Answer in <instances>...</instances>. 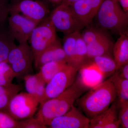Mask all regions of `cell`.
<instances>
[{"label":"cell","instance_id":"f1b7e54d","mask_svg":"<svg viewBox=\"0 0 128 128\" xmlns=\"http://www.w3.org/2000/svg\"><path fill=\"white\" fill-rule=\"evenodd\" d=\"M20 128H46L47 126L33 117L19 121Z\"/></svg>","mask_w":128,"mask_h":128},{"label":"cell","instance_id":"d6a6232c","mask_svg":"<svg viewBox=\"0 0 128 128\" xmlns=\"http://www.w3.org/2000/svg\"><path fill=\"white\" fill-rule=\"evenodd\" d=\"M120 4L124 11L126 13L128 12V0H118Z\"/></svg>","mask_w":128,"mask_h":128},{"label":"cell","instance_id":"4fadbf2b","mask_svg":"<svg viewBox=\"0 0 128 128\" xmlns=\"http://www.w3.org/2000/svg\"><path fill=\"white\" fill-rule=\"evenodd\" d=\"M118 104L113 103L107 110L90 120L89 128H117L120 124L118 118Z\"/></svg>","mask_w":128,"mask_h":128},{"label":"cell","instance_id":"8992f818","mask_svg":"<svg viewBox=\"0 0 128 128\" xmlns=\"http://www.w3.org/2000/svg\"><path fill=\"white\" fill-rule=\"evenodd\" d=\"M57 40L56 30L47 17L34 28L28 40L34 56Z\"/></svg>","mask_w":128,"mask_h":128},{"label":"cell","instance_id":"83f0119b","mask_svg":"<svg viewBox=\"0 0 128 128\" xmlns=\"http://www.w3.org/2000/svg\"><path fill=\"white\" fill-rule=\"evenodd\" d=\"M119 108L118 121L122 128H128V102L118 104Z\"/></svg>","mask_w":128,"mask_h":128},{"label":"cell","instance_id":"7a4b0ae2","mask_svg":"<svg viewBox=\"0 0 128 128\" xmlns=\"http://www.w3.org/2000/svg\"><path fill=\"white\" fill-rule=\"evenodd\" d=\"M117 94L110 79L92 88L80 98L79 105L86 116L91 118L107 110Z\"/></svg>","mask_w":128,"mask_h":128},{"label":"cell","instance_id":"3957f363","mask_svg":"<svg viewBox=\"0 0 128 128\" xmlns=\"http://www.w3.org/2000/svg\"><path fill=\"white\" fill-rule=\"evenodd\" d=\"M96 16L98 24L103 29L120 34L126 32L128 13L122 9L118 0H103Z\"/></svg>","mask_w":128,"mask_h":128},{"label":"cell","instance_id":"1f68e13d","mask_svg":"<svg viewBox=\"0 0 128 128\" xmlns=\"http://www.w3.org/2000/svg\"><path fill=\"white\" fill-rule=\"evenodd\" d=\"M116 71L121 77L128 80V63L124 64Z\"/></svg>","mask_w":128,"mask_h":128},{"label":"cell","instance_id":"44dd1931","mask_svg":"<svg viewBox=\"0 0 128 128\" xmlns=\"http://www.w3.org/2000/svg\"><path fill=\"white\" fill-rule=\"evenodd\" d=\"M79 32H75L64 34L63 40L62 47L65 54L66 62L68 64L76 68V43Z\"/></svg>","mask_w":128,"mask_h":128},{"label":"cell","instance_id":"5b68a950","mask_svg":"<svg viewBox=\"0 0 128 128\" xmlns=\"http://www.w3.org/2000/svg\"><path fill=\"white\" fill-rule=\"evenodd\" d=\"M39 104L37 99L31 94L21 92L12 98L5 109L14 119L22 120L33 117Z\"/></svg>","mask_w":128,"mask_h":128},{"label":"cell","instance_id":"4dcf8cb0","mask_svg":"<svg viewBox=\"0 0 128 128\" xmlns=\"http://www.w3.org/2000/svg\"><path fill=\"white\" fill-rule=\"evenodd\" d=\"M9 0H0V25L4 23L9 13Z\"/></svg>","mask_w":128,"mask_h":128},{"label":"cell","instance_id":"30bf717a","mask_svg":"<svg viewBox=\"0 0 128 128\" xmlns=\"http://www.w3.org/2000/svg\"><path fill=\"white\" fill-rule=\"evenodd\" d=\"M10 13L8 28L10 32L19 44L27 42L38 24L18 12Z\"/></svg>","mask_w":128,"mask_h":128},{"label":"cell","instance_id":"8fae6325","mask_svg":"<svg viewBox=\"0 0 128 128\" xmlns=\"http://www.w3.org/2000/svg\"><path fill=\"white\" fill-rule=\"evenodd\" d=\"M90 119L73 105L64 114L54 118L48 126L51 128H89Z\"/></svg>","mask_w":128,"mask_h":128},{"label":"cell","instance_id":"d6986e66","mask_svg":"<svg viewBox=\"0 0 128 128\" xmlns=\"http://www.w3.org/2000/svg\"><path fill=\"white\" fill-rule=\"evenodd\" d=\"M3 24L0 25V62L7 61L9 53L16 46L9 28L2 27Z\"/></svg>","mask_w":128,"mask_h":128},{"label":"cell","instance_id":"52a82bcc","mask_svg":"<svg viewBox=\"0 0 128 128\" xmlns=\"http://www.w3.org/2000/svg\"><path fill=\"white\" fill-rule=\"evenodd\" d=\"M79 70L77 68L67 64L47 83L42 103L58 96L70 87L75 81Z\"/></svg>","mask_w":128,"mask_h":128},{"label":"cell","instance_id":"277c9868","mask_svg":"<svg viewBox=\"0 0 128 128\" xmlns=\"http://www.w3.org/2000/svg\"><path fill=\"white\" fill-rule=\"evenodd\" d=\"M34 59L33 53L26 42L19 44L11 50L7 62L11 66L16 77L23 79L25 76L31 74L33 71Z\"/></svg>","mask_w":128,"mask_h":128},{"label":"cell","instance_id":"f546056e","mask_svg":"<svg viewBox=\"0 0 128 128\" xmlns=\"http://www.w3.org/2000/svg\"><path fill=\"white\" fill-rule=\"evenodd\" d=\"M22 88V87L20 88L6 94L0 95V110L6 108L12 98L18 94Z\"/></svg>","mask_w":128,"mask_h":128},{"label":"cell","instance_id":"836d02e7","mask_svg":"<svg viewBox=\"0 0 128 128\" xmlns=\"http://www.w3.org/2000/svg\"><path fill=\"white\" fill-rule=\"evenodd\" d=\"M80 0H63L60 4L67 6H70L74 3L78 2Z\"/></svg>","mask_w":128,"mask_h":128},{"label":"cell","instance_id":"484cf974","mask_svg":"<svg viewBox=\"0 0 128 128\" xmlns=\"http://www.w3.org/2000/svg\"><path fill=\"white\" fill-rule=\"evenodd\" d=\"M81 34L82 39L86 44L93 42L107 36L103 31L92 28H86Z\"/></svg>","mask_w":128,"mask_h":128},{"label":"cell","instance_id":"ba28073f","mask_svg":"<svg viewBox=\"0 0 128 128\" xmlns=\"http://www.w3.org/2000/svg\"><path fill=\"white\" fill-rule=\"evenodd\" d=\"M56 31L67 34L82 29L81 25L70 6L59 4L49 17Z\"/></svg>","mask_w":128,"mask_h":128},{"label":"cell","instance_id":"cb8c5ba5","mask_svg":"<svg viewBox=\"0 0 128 128\" xmlns=\"http://www.w3.org/2000/svg\"><path fill=\"white\" fill-rule=\"evenodd\" d=\"M89 61V59L87 54V44L82 39L81 34L79 32L76 43V66L80 70Z\"/></svg>","mask_w":128,"mask_h":128},{"label":"cell","instance_id":"e0dca14e","mask_svg":"<svg viewBox=\"0 0 128 128\" xmlns=\"http://www.w3.org/2000/svg\"><path fill=\"white\" fill-rule=\"evenodd\" d=\"M113 46L112 42L108 35L87 44V54L89 61L96 56H112Z\"/></svg>","mask_w":128,"mask_h":128},{"label":"cell","instance_id":"9c48e42d","mask_svg":"<svg viewBox=\"0 0 128 128\" xmlns=\"http://www.w3.org/2000/svg\"><path fill=\"white\" fill-rule=\"evenodd\" d=\"M9 13L16 12L38 24L48 17L49 11L46 5L36 0H12Z\"/></svg>","mask_w":128,"mask_h":128},{"label":"cell","instance_id":"ffe728a7","mask_svg":"<svg viewBox=\"0 0 128 128\" xmlns=\"http://www.w3.org/2000/svg\"><path fill=\"white\" fill-rule=\"evenodd\" d=\"M80 78L78 81L84 88H92L102 82L104 78L94 69L82 67L80 69Z\"/></svg>","mask_w":128,"mask_h":128},{"label":"cell","instance_id":"e575fe53","mask_svg":"<svg viewBox=\"0 0 128 128\" xmlns=\"http://www.w3.org/2000/svg\"><path fill=\"white\" fill-rule=\"evenodd\" d=\"M50 2L56 4H60L63 0H48Z\"/></svg>","mask_w":128,"mask_h":128},{"label":"cell","instance_id":"5bb4252c","mask_svg":"<svg viewBox=\"0 0 128 128\" xmlns=\"http://www.w3.org/2000/svg\"><path fill=\"white\" fill-rule=\"evenodd\" d=\"M34 66L37 69L48 62L66 61L65 54L62 44L58 40L54 43L34 56Z\"/></svg>","mask_w":128,"mask_h":128},{"label":"cell","instance_id":"603a6c76","mask_svg":"<svg viewBox=\"0 0 128 128\" xmlns=\"http://www.w3.org/2000/svg\"><path fill=\"white\" fill-rule=\"evenodd\" d=\"M118 98V104L128 102V80L122 78L115 72L110 78Z\"/></svg>","mask_w":128,"mask_h":128},{"label":"cell","instance_id":"7402d4cb","mask_svg":"<svg viewBox=\"0 0 128 128\" xmlns=\"http://www.w3.org/2000/svg\"><path fill=\"white\" fill-rule=\"evenodd\" d=\"M66 61H55L44 64L39 68L38 73L46 84L58 72L67 64Z\"/></svg>","mask_w":128,"mask_h":128},{"label":"cell","instance_id":"4316f807","mask_svg":"<svg viewBox=\"0 0 128 128\" xmlns=\"http://www.w3.org/2000/svg\"><path fill=\"white\" fill-rule=\"evenodd\" d=\"M0 128H20L19 121L7 113L0 112Z\"/></svg>","mask_w":128,"mask_h":128},{"label":"cell","instance_id":"6da1fadb","mask_svg":"<svg viewBox=\"0 0 128 128\" xmlns=\"http://www.w3.org/2000/svg\"><path fill=\"white\" fill-rule=\"evenodd\" d=\"M84 90L78 80L75 81L61 94L41 104L35 118L48 126L54 118L68 112Z\"/></svg>","mask_w":128,"mask_h":128},{"label":"cell","instance_id":"9a60e30c","mask_svg":"<svg viewBox=\"0 0 128 128\" xmlns=\"http://www.w3.org/2000/svg\"><path fill=\"white\" fill-rule=\"evenodd\" d=\"M82 67L95 69L104 79L113 74L117 69L114 58L112 56H106L94 57Z\"/></svg>","mask_w":128,"mask_h":128},{"label":"cell","instance_id":"7c38bea8","mask_svg":"<svg viewBox=\"0 0 128 128\" xmlns=\"http://www.w3.org/2000/svg\"><path fill=\"white\" fill-rule=\"evenodd\" d=\"M103 0H80L70 6L82 27L90 23L96 16Z\"/></svg>","mask_w":128,"mask_h":128},{"label":"cell","instance_id":"2e32d148","mask_svg":"<svg viewBox=\"0 0 128 128\" xmlns=\"http://www.w3.org/2000/svg\"><path fill=\"white\" fill-rule=\"evenodd\" d=\"M23 80L27 92L33 96L41 104L44 98L46 82L38 73L27 75L24 77Z\"/></svg>","mask_w":128,"mask_h":128},{"label":"cell","instance_id":"d4e9b609","mask_svg":"<svg viewBox=\"0 0 128 128\" xmlns=\"http://www.w3.org/2000/svg\"><path fill=\"white\" fill-rule=\"evenodd\" d=\"M16 77L11 66L7 61L0 62V86H7L13 84Z\"/></svg>","mask_w":128,"mask_h":128},{"label":"cell","instance_id":"ac0fdd59","mask_svg":"<svg viewBox=\"0 0 128 128\" xmlns=\"http://www.w3.org/2000/svg\"><path fill=\"white\" fill-rule=\"evenodd\" d=\"M113 48L112 53L116 64V71L128 63V36L126 32L120 34Z\"/></svg>","mask_w":128,"mask_h":128}]
</instances>
